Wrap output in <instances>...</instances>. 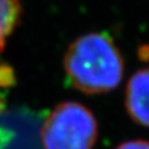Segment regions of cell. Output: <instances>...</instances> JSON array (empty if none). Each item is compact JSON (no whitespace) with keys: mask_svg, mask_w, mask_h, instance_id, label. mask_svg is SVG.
<instances>
[{"mask_svg":"<svg viewBox=\"0 0 149 149\" xmlns=\"http://www.w3.org/2000/svg\"><path fill=\"white\" fill-rule=\"evenodd\" d=\"M19 15L17 0H0V49L12 33Z\"/></svg>","mask_w":149,"mask_h":149,"instance_id":"cell-4","label":"cell"},{"mask_svg":"<svg viewBox=\"0 0 149 149\" xmlns=\"http://www.w3.org/2000/svg\"><path fill=\"white\" fill-rule=\"evenodd\" d=\"M97 139V122L84 104L63 102L52 110L41 129L45 149H92Z\"/></svg>","mask_w":149,"mask_h":149,"instance_id":"cell-2","label":"cell"},{"mask_svg":"<svg viewBox=\"0 0 149 149\" xmlns=\"http://www.w3.org/2000/svg\"><path fill=\"white\" fill-rule=\"evenodd\" d=\"M70 84L87 94L115 89L123 78V58L109 36L87 33L74 41L65 55Z\"/></svg>","mask_w":149,"mask_h":149,"instance_id":"cell-1","label":"cell"},{"mask_svg":"<svg viewBox=\"0 0 149 149\" xmlns=\"http://www.w3.org/2000/svg\"><path fill=\"white\" fill-rule=\"evenodd\" d=\"M126 109L137 125L149 128V67L130 77L126 87Z\"/></svg>","mask_w":149,"mask_h":149,"instance_id":"cell-3","label":"cell"},{"mask_svg":"<svg viewBox=\"0 0 149 149\" xmlns=\"http://www.w3.org/2000/svg\"><path fill=\"white\" fill-rule=\"evenodd\" d=\"M115 149H149V141L146 140H132L121 143Z\"/></svg>","mask_w":149,"mask_h":149,"instance_id":"cell-5","label":"cell"}]
</instances>
